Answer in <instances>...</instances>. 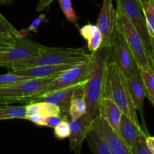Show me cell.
I'll use <instances>...</instances> for the list:
<instances>
[{
    "instance_id": "obj_1",
    "label": "cell",
    "mask_w": 154,
    "mask_h": 154,
    "mask_svg": "<svg viewBox=\"0 0 154 154\" xmlns=\"http://www.w3.org/2000/svg\"><path fill=\"white\" fill-rule=\"evenodd\" d=\"M103 96L112 99L121 110L123 114L129 117L136 125L142 127L138 120L136 109L132 103L126 85V78L117 67V64L109 59L107 65L102 97Z\"/></svg>"
},
{
    "instance_id": "obj_2",
    "label": "cell",
    "mask_w": 154,
    "mask_h": 154,
    "mask_svg": "<svg viewBox=\"0 0 154 154\" xmlns=\"http://www.w3.org/2000/svg\"><path fill=\"white\" fill-rule=\"evenodd\" d=\"M93 53L89 54L81 48H51L44 46L38 55L18 62L12 66L10 72L45 65H76L90 60Z\"/></svg>"
},
{
    "instance_id": "obj_3",
    "label": "cell",
    "mask_w": 154,
    "mask_h": 154,
    "mask_svg": "<svg viewBox=\"0 0 154 154\" xmlns=\"http://www.w3.org/2000/svg\"><path fill=\"white\" fill-rule=\"evenodd\" d=\"M109 49L108 47H101L98 50L99 61L97 66L83 89V96L87 104V112L84 115L90 121H92L98 114L99 102L103 95Z\"/></svg>"
},
{
    "instance_id": "obj_4",
    "label": "cell",
    "mask_w": 154,
    "mask_h": 154,
    "mask_svg": "<svg viewBox=\"0 0 154 154\" xmlns=\"http://www.w3.org/2000/svg\"><path fill=\"white\" fill-rule=\"evenodd\" d=\"M54 78H30L0 87V105L32 102Z\"/></svg>"
},
{
    "instance_id": "obj_5",
    "label": "cell",
    "mask_w": 154,
    "mask_h": 154,
    "mask_svg": "<svg viewBox=\"0 0 154 154\" xmlns=\"http://www.w3.org/2000/svg\"><path fill=\"white\" fill-rule=\"evenodd\" d=\"M98 61L99 55L96 51L93 53V57L90 60L74 65L60 75L54 78L44 90L42 95L57 89L87 81L97 66Z\"/></svg>"
},
{
    "instance_id": "obj_6",
    "label": "cell",
    "mask_w": 154,
    "mask_h": 154,
    "mask_svg": "<svg viewBox=\"0 0 154 154\" xmlns=\"http://www.w3.org/2000/svg\"><path fill=\"white\" fill-rule=\"evenodd\" d=\"M109 60L117 64L125 78H129L138 71L137 65L117 18V25L109 49Z\"/></svg>"
},
{
    "instance_id": "obj_7",
    "label": "cell",
    "mask_w": 154,
    "mask_h": 154,
    "mask_svg": "<svg viewBox=\"0 0 154 154\" xmlns=\"http://www.w3.org/2000/svg\"><path fill=\"white\" fill-rule=\"evenodd\" d=\"M117 8L125 14L141 38L144 48L153 62V41L147 30L141 5L137 0H117Z\"/></svg>"
},
{
    "instance_id": "obj_8",
    "label": "cell",
    "mask_w": 154,
    "mask_h": 154,
    "mask_svg": "<svg viewBox=\"0 0 154 154\" xmlns=\"http://www.w3.org/2000/svg\"><path fill=\"white\" fill-rule=\"evenodd\" d=\"M43 47L26 36H17L13 48L0 53V67L10 69L18 62L35 57L40 54Z\"/></svg>"
},
{
    "instance_id": "obj_9",
    "label": "cell",
    "mask_w": 154,
    "mask_h": 154,
    "mask_svg": "<svg viewBox=\"0 0 154 154\" xmlns=\"http://www.w3.org/2000/svg\"><path fill=\"white\" fill-rule=\"evenodd\" d=\"M116 13L117 18L121 26L125 38L133 56L137 67L144 65H151L153 66V62L149 57L139 35L138 34L127 17L117 8L116 9Z\"/></svg>"
},
{
    "instance_id": "obj_10",
    "label": "cell",
    "mask_w": 154,
    "mask_h": 154,
    "mask_svg": "<svg viewBox=\"0 0 154 154\" xmlns=\"http://www.w3.org/2000/svg\"><path fill=\"white\" fill-rule=\"evenodd\" d=\"M90 124L106 142L111 154H132L131 149L125 143L119 132L99 114L92 120Z\"/></svg>"
},
{
    "instance_id": "obj_11",
    "label": "cell",
    "mask_w": 154,
    "mask_h": 154,
    "mask_svg": "<svg viewBox=\"0 0 154 154\" xmlns=\"http://www.w3.org/2000/svg\"><path fill=\"white\" fill-rule=\"evenodd\" d=\"M86 82L87 81L45 93L42 96H38L32 102H48L50 103L54 104L60 108V115L62 117L69 116L68 114H69V105H70L72 97L77 92L84 88Z\"/></svg>"
},
{
    "instance_id": "obj_12",
    "label": "cell",
    "mask_w": 154,
    "mask_h": 154,
    "mask_svg": "<svg viewBox=\"0 0 154 154\" xmlns=\"http://www.w3.org/2000/svg\"><path fill=\"white\" fill-rule=\"evenodd\" d=\"M96 25L102 36L101 47L110 48L117 25V13L112 0H103Z\"/></svg>"
},
{
    "instance_id": "obj_13",
    "label": "cell",
    "mask_w": 154,
    "mask_h": 154,
    "mask_svg": "<svg viewBox=\"0 0 154 154\" xmlns=\"http://www.w3.org/2000/svg\"><path fill=\"white\" fill-rule=\"evenodd\" d=\"M126 82L134 107L136 111L139 112L141 119H142L141 126H142L143 129L147 135H149L145 125L144 114V102L146 98V93L138 71H137L135 74L131 75L129 78H126Z\"/></svg>"
},
{
    "instance_id": "obj_14",
    "label": "cell",
    "mask_w": 154,
    "mask_h": 154,
    "mask_svg": "<svg viewBox=\"0 0 154 154\" xmlns=\"http://www.w3.org/2000/svg\"><path fill=\"white\" fill-rule=\"evenodd\" d=\"M70 126L69 135V149L75 153H81L83 143L85 140L86 135L91 121L86 117L85 115L78 120L68 119Z\"/></svg>"
},
{
    "instance_id": "obj_15",
    "label": "cell",
    "mask_w": 154,
    "mask_h": 154,
    "mask_svg": "<svg viewBox=\"0 0 154 154\" xmlns=\"http://www.w3.org/2000/svg\"><path fill=\"white\" fill-rule=\"evenodd\" d=\"M74 65H45L26 68L11 72L30 78H56ZM10 72V71H9Z\"/></svg>"
},
{
    "instance_id": "obj_16",
    "label": "cell",
    "mask_w": 154,
    "mask_h": 154,
    "mask_svg": "<svg viewBox=\"0 0 154 154\" xmlns=\"http://www.w3.org/2000/svg\"><path fill=\"white\" fill-rule=\"evenodd\" d=\"M98 114L119 132L120 120L123 113L112 99L104 96L102 97L99 102Z\"/></svg>"
},
{
    "instance_id": "obj_17",
    "label": "cell",
    "mask_w": 154,
    "mask_h": 154,
    "mask_svg": "<svg viewBox=\"0 0 154 154\" xmlns=\"http://www.w3.org/2000/svg\"><path fill=\"white\" fill-rule=\"evenodd\" d=\"M145 132L141 126H138L129 117L123 114L120 123L119 134L130 149L133 147L137 137L140 133ZM146 133V132H145Z\"/></svg>"
},
{
    "instance_id": "obj_18",
    "label": "cell",
    "mask_w": 154,
    "mask_h": 154,
    "mask_svg": "<svg viewBox=\"0 0 154 154\" xmlns=\"http://www.w3.org/2000/svg\"><path fill=\"white\" fill-rule=\"evenodd\" d=\"M81 37L87 41L88 49L92 53H95L101 48L102 44V36L96 25L87 24L79 30Z\"/></svg>"
},
{
    "instance_id": "obj_19",
    "label": "cell",
    "mask_w": 154,
    "mask_h": 154,
    "mask_svg": "<svg viewBox=\"0 0 154 154\" xmlns=\"http://www.w3.org/2000/svg\"><path fill=\"white\" fill-rule=\"evenodd\" d=\"M85 139L87 141L89 147L93 153L111 154L106 142L91 124L89 126Z\"/></svg>"
},
{
    "instance_id": "obj_20",
    "label": "cell",
    "mask_w": 154,
    "mask_h": 154,
    "mask_svg": "<svg viewBox=\"0 0 154 154\" xmlns=\"http://www.w3.org/2000/svg\"><path fill=\"white\" fill-rule=\"evenodd\" d=\"M39 114L48 117L51 115H60L58 106L48 102H34L26 105V117L32 114Z\"/></svg>"
},
{
    "instance_id": "obj_21",
    "label": "cell",
    "mask_w": 154,
    "mask_h": 154,
    "mask_svg": "<svg viewBox=\"0 0 154 154\" xmlns=\"http://www.w3.org/2000/svg\"><path fill=\"white\" fill-rule=\"evenodd\" d=\"M138 73L141 77L143 86L146 93V97L148 98L152 105L154 104V72L153 66L144 65L138 67Z\"/></svg>"
},
{
    "instance_id": "obj_22",
    "label": "cell",
    "mask_w": 154,
    "mask_h": 154,
    "mask_svg": "<svg viewBox=\"0 0 154 154\" xmlns=\"http://www.w3.org/2000/svg\"><path fill=\"white\" fill-rule=\"evenodd\" d=\"M83 89L77 92L71 100L68 114L70 120H78L87 112V104L83 96Z\"/></svg>"
},
{
    "instance_id": "obj_23",
    "label": "cell",
    "mask_w": 154,
    "mask_h": 154,
    "mask_svg": "<svg viewBox=\"0 0 154 154\" xmlns=\"http://www.w3.org/2000/svg\"><path fill=\"white\" fill-rule=\"evenodd\" d=\"M25 118L26 105L20 106H11V105H0V120Z\"/></svg>"
},
{
    "instance_id": "obj_24",
    "label": "cell",
    "mask_w": 154,
    "mask_h": 154,
    "mask_svg": "<svg viewBox=\"0 0 154 154\" xmlns=\"http://www.w3.org/2000/svg\"><path fill=\"white\" fill-rule=\"evenodd\" d=\"M147 24V30L152 40H154V0H147L141 5Z\"/></svg>"
},
{
    "instance_id": "obj_25",
    "label": "cell",
    "mask_w": 154,
    "mask_h": 154,
    "mask_svg": "<svg viewBox=\"0 0 154 154\" xmlns=\"http://www.w3.org/2000/svg\"><path fill=\"white\" fill-rule=\"evenodd\" d=\"M147 135L145 132H142L138 135L133 147L131 149L132 154H151L146 144Z\"/></svg>"
},
{
    "instance_id": "obj_26",
    "label": "cell",
    "mask_w": 154,
    "mask_h": 154,
    "mask_svg": "<svg viewBox=\"0 0 154 154\" xmlns=\"http://www.w3.org/2000/svg\"><path fill=\"white\" fill-rule=\"evenodd\" d=\"M58 1L60 2L62 11L64 14L66 19L72 23H77L78 17H77L76 12L75 11L72 6V0H58Z\"/></svg>"
},
{
    "instance_id": "obj_27",
    "label": "cell",
    "mask_w": 154,
    "mask_h": 154,
    "mask_svg": "<svg viewBox=\"0 0 154 154\" xmlns=\"http://www.w3.org/2000/svg\"><path fill=\"white\" fill-rule=\"evenodd\" d=\"M68 119H69V117H67L65 120H63L58 126L54 128V135H55L57 139L62 140L69 137V135H70V126H69Z\"/></svg>"
},
{
    "instance_id": "obj_28",
    "label": "cell",
    "mask_w": 154,
    "mask_h": 154,
    "mask_svg": "<svg viewBox=\"0 0 154 154\" xmlns=\"http://www.w3.org/2000/svg\"><path fill=\"white\" fill-rule=\"evenodd\" d=\"M0 34H11L13 35L20 36L19 31L0 13Z\"/></svg>"
},
{
    "instance_id": "obj_29",
    "label": "cell",
    "mask_w": 154,
    "mask_h": 154,
    "mask_svg": "<svg viewBox=\"0 0 154 154\" xmlns=\"http://www.w3.org/2000/svg\"><path fill=\"white\" fill-rule=\"evenodd\" d=\"M17 37L11 34H0V53L13 48Z\"/></svg>"
},
{
    "instance_id": "obj_30",
    "label": "cell",
    "mask_w": 154,
    "mask_h": 154,
    "mask_svg": "<svg viewBox=\"0 0 154 154\" xmlns=\"http://www.w3.org/2000/svg\"><path fill=\"white\" fill-rule=\"evenodd\" d=\"M45 20H46V16H45V14H41L38 17H37L36 19H35L33 20V22L30 24L29 26L27 27L25 29L19 31L20 35V36H26V35L29 32H37V30L38 29V27L42 25V23L45 22Z\"/></svg>"
},
{
    "instance_id": "obj_31",
    "label": "cell",
    "mask_w": 154,
    "mask_h": 154,
    "mask_svg": "<svg viewBox=\"0 0 154 154\" xmlns=\"http://www.w3.org/2000/svg\"><path fill=\"white\" fill-rule=\"evenodd\" d=\"M67 117L69 116H64V117H62L61 115L48 116L46 117V126L51 128L56 127Z\"/></svg>"
},
{
    "instance_id": "obj_32",
    "label": "cell",
    "mask_w": 154,
    "mask_h": 154,
    "mask_svg": "<svg viewBox=\"0 0 154 154\" xmlns=\"http://www.w3.org/2000/svg\"><path fill=\"white\" fill-rule=\"evenodd\" d=\"M26 120H28L29 121L32 122L37 126H46V117L39 114H32V115L26 116Z\"/></svg>"
},
{
    "instance_id": "obj_33",
    "label": "cell",
    "mask_w": 154,
    "mask_h": 154,
    "mask_svg": "<svg viewBox=\"0 0 154 154\" xmlns=\"http://www.w3.org/2000/svg\"><path fill=\"white\" fill-rule=\"evenodd\" d=\"M53 1H54V0H40L38 3L37 7H36V11H40L44 10L48 6H49Z\"/></svg>"
},
{
    "instance_id": "obj_34",
    "label": "cell",
    "mask_w": 154,
    "mask_h": 154,
    "mask_svg": "<svg viewBox=\"0 0 154 154\" xmlns=\"http://www.w3.org/2000/svg\"><path fill=\"white\" fill-rule=\"evenodd\" d=\"M146 144L151 154H154V137L151 135H147L146 137Z\"/></svg>"
},
{
    "instance_id": "obj_35",
    "label": "cell",
    "mask_w": 154,
    "mask_h": 154,
    "mask_svg": "<svg viewBox=\"0 0 154 154\" xmlns=\"http://www.w3.org/2000/svg\"><path fill=\"white\" fill-rule=\"evenodd\" d=\"M13 1L14 0H0V5H8Z\"/></svg>"
},
{
    "instance_id": "obj_36",
    "label": "cell",
    "mask_w": 154,
    "mask_h": 154,
    "mask_svg": "<svg viewBox=\"0 0 154 154\" xmlns=\"http://www.w3.org/2000/svg\"><path fill=\"white\" fill-rule=\"evenodd\" d=\"M137 1H138V2H139V4H140V5H141V1H140V0H137Z\"/></svg>"
}]
</instances>
